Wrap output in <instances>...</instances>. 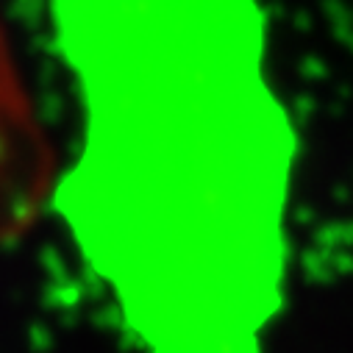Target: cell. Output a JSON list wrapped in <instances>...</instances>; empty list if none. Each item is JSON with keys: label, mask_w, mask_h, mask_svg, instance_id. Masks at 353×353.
I'll list each match as a JSON object with an SVG mask.
<instances>
[{"label": "cell", "mask_w": 353, "mask_h": 353, "mask_svg": "<svg viewBox=\"0 0 353 353\" xmlns=\"http://www.w3.org/2000/svg\"><path fill=\"white\" fill-rule=\"evenodd\" d=\"M81 101L53 209L161 353H256L284 290L298 134L259 0H50Z\"/></svg>", "instance_id": "obj_1"}]
</instances>
